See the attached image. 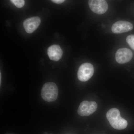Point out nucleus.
<instances>
[{
	"instance_id": "obj_2",
	"label": "nucleus",
	"mask_w": 134,
	"mask_h": 134,
	"mask_svg": "<svg viewBox=\"0 0 134 134\" xmlns=\"http://www.w3.org/2000/svg\"><path fill=\"white\" fill-rule=\"evenodd\" d=\"M58 89L53 82H47L44 85L41 90V96L44 100L47 102H53L57 99Z\"/></svg>"
},
{
	"instance_id": "obj_1",
	"label": "nucleus",
	"mask_w": 134,
	"mask_h": 134,
	"mask_svg": "<svg viewBox=\"0 0 134 134\" xmlns=\"http://www.w3.org/2000/svg\"><path fill=\"white\" fill-rule=\"evenodd\" d=\"M106 116L110 125L114 129L123 130L127 126V121L121 117L119 110L117 108L110 109L107 112Z\"/></svg>"
},
{
	"instance_id": "obj_11",
	"label": "nucleus",
	"mask_w": 134,
	"mask_h": 134,
	"mask_svg": "<svg viewBox=\"0 0 134 134\" xmlns=\"http://www.w3.org/2000/svg\"><path fill=\"white\" fill-rule=\"evenodd\" d=\"M126 41L131 48L134 50V35H130L128 36Z\"/></svg>"
},
{
	"instance_id": "obj_4",
	"label": "nucleus",
	"mask_w": 134,
	"mask_h": 134,
	"mask_svg": "<svg viewBox=\"0 0 134 134\" xmlns=\"http://www.w3.org/2000/svg\"><path fill=\"white\" fill-rule=\"evenodd\" d=\"M97 108V104L95 101H82L78 108V114L81 116H87L92 114Z\"/></svg>"
},
{
	"instance_id": "obj_5",
	"label": "nucleus",
	"mask_w": 134,
	"mask_h": 134,
	"mask_svg": "<svg viewBox=\"0 0 134 134\" xmlns=\"http://www.w3.org/2000/svg\"><path fill=\"white\" fill-rule=\"evenodd\" d=\"M88 4L92 11L98 14H103L107 11L108 5L105 0H89Z\"/></svg>"
},
{
	"instance_id": "obj_10",
	"label": "nucleus",
	"mask_w": 134,
	"mask_h": 134,
	"mask_svg": "<svg viewBox=\"0 0 134 134\" xmlns=\"http://www.w3.org/2000/svg\"><path fill=\"white\" fill-rule=\"evenodd\" d=\"M13 4L18 8H21L24 6V0H10Z\"/></svg>"
},
{
	"instance_id": "obj_9",
	"label": "nucleus",
	"mask_w": 134,
	"mask_h": 134,
	"mask_svg": "<svg viewBox=\"0 0 134 134\" xmlns=\"http://www.w3.org/2000/svg\"><path fill=\"white\" fill-rule=\"evenodd\" d=\"M63 51L60 46L58 45H53L47 50V54L49 58L51 60L58 61L62 57Z\"/></svg>"
},
{
	"instance_id": "obj_12",
	"label": "nucleus",
	"mask_w": 134,
	"mask_h": 134,
	"mask_svg": "<svg viewBox=\"0 0 134 134\" xmlns=\"http://www.w3.org/2000/svg\"><path fill=\"white\" fill-rule=\"evenodd\" d=\"M53 2L57 4H60L65 1V0H52Z\"/></svg>"
},
{
	"instance_id": "obj_3",
	"label": "nucleus",
	"mask_w": 134,
	"mask_h": 134,
	"mask_svg": "<svg viewBox=\"0 0 134 134\" xmlns=\"http://www.w3.org/2000/svg\"><path fill=\"white\" fill-rule=\"evenodd\" d=\"M94 68L90 63H85L82 64L78 69L77 77L79 81L86 82L89 80L93 76Z\"/></svg>"
},
{
	"instance_id": "obj_7",
	"label": "nucleus",
	"mask_w": 134,
	"mask_h": 134,
	"mask_svg": "<svg viewBox=\"0 0 134 134\" xmlns=\"http://www.w3.org/2000/svg\"><path fill=\"white\" fill-rule=\"evenodd\" d=\"M133 26L131 23L126 21H119L112 26V31L115 34H121L132 30Z\"/></svg>"
},
{
	"instance_id": "obj_8",
	"label": "nucleus",
	"mask_w": 134,
	"mask_h": 134,
	"mask_svg": "<svg viewBox=\"0 0 134 134\" xmlns=\"http://www.w3.org/2000/svg\"><path fill=\"white\" fill-rule=\"evenodd\" d=\"M41 23V19L38 17H33L25 20L24 27L27 33H32L37 29Z\"/></svg>"
},
{
	"instance_id": "obj_6",
	"label": "nucleus",
	"mask_w": 134,
	"mask_h": 134,
	"mask_svg": "<svg viewBox=\"0 0 134 134\" xmlns=\"http://www.w3.org/2000/svg\"><path fill=\"white\" fill-rule=\"evenodd\" d=\"M133 55L132 51L128 48H120L115 54V60L118 63L124 64L129 62L132 59Z\"/></svg>"
}]
</instances>
